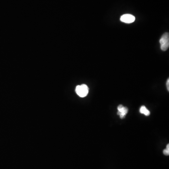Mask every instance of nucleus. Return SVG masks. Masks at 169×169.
I'll return each mask as SVG.
<instances>
[{
	"label": "nucleus",
	"mask_w": 169,
	"mask_h": 169,
	"mask_svg": "<svg viewBox=\"0 0 169 169\" xmlns=\"http://www.w3.org/2000/svg\"><path fill=\"white\" fill-rule=\"evenodd\" d=\"M160 43V48L162 50H167L169 47V34L168 33H165L162 34L159 40Z\"/></svg>",
	"instance_id": "obj_1"
},
{
	"label": "nucleus",
	"mask_w": 169,
	"mask_h": 169,
	"mask_svg": "<svg viewBox=\"0 0 169 169\" xmlns=\"http://www.w3.org/2000/svg\"><path fill=\"white\" fill-rule=\"evenodd\" d=\"M75 91L79 97H85L89 94V87L85 84H82L81 85L77 86Z\"/></svg>",
	"instance_id": "obj_2"
},
{
	"label": "nucleus",
	"mask_w": 169,
	"mask_h": 169,
	"mask_svg": "<svg viewBox=\"0 0 169 169\" xmlns=\"http://www.w3.org/2000/svg\"><path fill=\"white\" fill-rule=\"evenodd\" d=\"M135 16H133L132 15L129 14L123 15L120 18L121 21L124 23H127V24L132 23L135 21Z\"/></svg>",
	"instance_id": "obj_3"
},
{
	"label": "nucleus",
	"mask_w": 169,
	"mask_h": 169,
	"mask_svg": "<svg viewBox=\"0 0 169 169\" xmlns=\"http://www.w3.org/2000/svg\"><path fill=\"white\" fill-rule=\"evenodd\" d=\"M118 115L120 116V119H123L125 118L128 112V109L126 107H124L122 105H119L118 107Z\"/></svg>",
	"instance_id": "obj_4"
},
{
	"label": "nucleus",
	"mask_w": 169,
	"mask_h": 169,
	"mask_svg": "<svg viewBox=\"0 0 169 169\" xmlns=\"http://www.w3.org/2000/svg\"><path fill=\"white\" fill-rule=\"evenodd\" d=\"M140 112L141 114H144L146 116H149L150 115V111L149 110H148L147 108L145 106H142L140 109Z\"/></svg>",
	"instance_id": "obj_5"
},
{
	"label": "nucleus",
	"mask_w": 169,
	"mask_h": 169,
	"mask_svg": "<svg viewBox=\"0 0 169 169\" xmlns=\"http://www.w3.org/2000/svg\"><path fill=\"white\" fill-rule=\"evenodd\" d=\"M163 153H164V155H165V156H169V144H168L167 146H166V148L165 149H164L163 150Z\"/></svg>",
	"instance_id": "obj_6"
},
{
	"label": "nucleus",
	"mask_w": 169,
	"mask_h": 169,
	"mask_svg": "<svg viewBox=\"0 0 169 169\" xmlns=\"http://www.w3.org/2000/svg\"><path fill=\"white\" fill-rule=\"evenodd\" d=\"M166 86H167V90L168 91H169V79L168 78L167 80V82H166Z\"/></svg>",
	"instance_id": "obj_7"
}]
</instances>
